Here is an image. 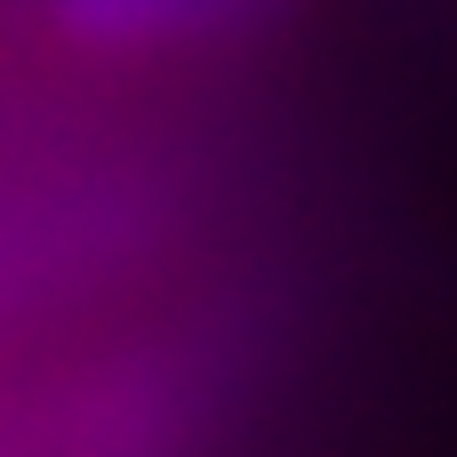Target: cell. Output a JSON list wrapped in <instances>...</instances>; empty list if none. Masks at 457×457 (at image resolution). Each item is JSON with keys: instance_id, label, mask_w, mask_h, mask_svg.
<instances>
[{"instance_id": "1", "label": "cell", "mask_w": 457, "mask_h": 457, "mask_svg": "<svg viewBox=\"0 0 457 457\" xmlns=\"http://www.w3.org/2000/svg\"><path fill=\"white\" fill-rule=\"evenodd\" d=\"M40 8L72 48L145 56V48H209L273 32L297 0H40Z\"/></svg>"}]
</instances>
